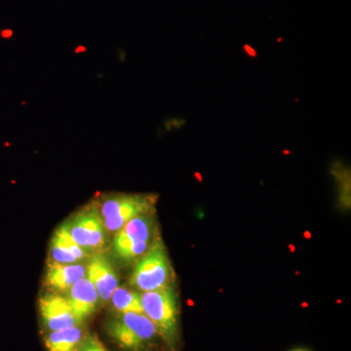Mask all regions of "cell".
Returning a JSON list of instances; mask_svg holds the SVG:
<instances>
[{
    "mask_svg": "<svg viewBox=\"0 0 351 351\" xmlns=\"http://www.w3.org/2000/svg\"><path fill=\"white\" fill-rule=\"evenodd\" d=\"M108 336L124 351H152L160 338L144 313H115L106 323Z\"/></svg>",
    "mask_w": 351,
    "mask_h": 351,
    "instance_id": "6da1fadb",
    "label": "cell"
},
{
    "mask_svg": "<svg viewBox=\"0 0 351 351\" xmlns=\"http://www.w3.org/2000/svg\"><path fill=\"white\" fill-rule=\"evenodd\" d=\"M143 313L156 325L159 336L170 351L177 350L180 341L179 306L174 289L141 294Z\"/></svg>",
    "mask_w": 351,
    "mask_h": 351,
    "instance_id": "7a4b0ae2",
    "label": "cell"
},
{
    "mask_svg": "<svg viewBox=\"0 0 351 351\" xmlns=\"http://www.w3.org/2000/svg\"><path fill=\"white\" fill-rule=\"evenodd\" d=\"M156 195L113 193L106 195L100 203V214L108 232H119L131 219L154 214L157 203Z\"/></svg>",
    "mask_w": 351,
    "mask_h": 351,
    "instance_id": "3957f363",
    "label": "cell"
},
{
    "mask_svg": "<svg viewBox=\"0 0 351 351\" xmlns=\"http://www.w3.org/2000/svg\"><path fill=\"white\" fill-rule=\"evenodd\" d=\"M173 271L167 250L157 237L149 250L136 263L130 278L134 288L144 292L170 287Z\"/></svg>",
    "mask_w": 351,
    "mask_h": 351,
    "instance_id": "277c9868",
    "label": "cell"
},
{
    "mask_svg": "<svg viewBox=\"0 0 351 351\" xmlns=\"http://www.w3.org/2000/svg\"><path fill=\"white\" fill-rule=\"evenodd\" d=\"M156 232L154 214L131 219L115 233L112 242L115 256L125 263L137 262L156 241Z\"/></svg>",
    "mask_w": 351,
    "mask_h": 351,
    "instance_id": "5b68a950",
    "label": "cell"
},
{
    "mask_svg": "<svg viewBox=\"0 0 351 351\" xmlns=\"http://www.w3.org/2000/svg\"><path fill=\"white\" fill-rule=\"evenodd\" d=\"M66 225L71 239L84 250H98L107 242V230L97 208L82 210Z\"/></svg>",
    "mask_w": 351,
    "mask_h": 351,
    "instance_id": "8992f818",
    "label": "cell"
},
{
    "mask_svg": "<svg viewBox=\"0 0 351 351\" xmlns=\"http://www.w3.org/2000/svg\"><path fill=\"white\" fill-rule=\"evenodd\" d=\"M39 311L44 326L50 331L80 326L82 321L76 317L66 298L57 294H46L39 299Z\"/></svg>",
    "mask_w": 351,
    "mask_h": 351,
    "instance_id": "52a82bcc",
    "label": "cell"
},
{
    "mask_svg": "<svg viewBox=\"0 0 351 351\" xmlns=\"http://www.w3.org/2000/svg\"><path fill=\"white\" fill-rule=\"evenodd\" d=\"M86 272L101 301H110L113 292L119 287V276L110 260L101 254H97L90 260Z\"/></svg>",
    "mask_w": 351,
    "mask_h": 351,
    "instance_id": "ba28073f",
    "label": "cell"
},
{
    "mask_svg": "<svg viewBox=\"0 0 351 351\" xmlns=\"http://www.w3.org/2000/svg\"><path fill=\"white\" fill-rule=\"evenodd\" d=\"M69 306L75 313L76 317L80 321L86 319L96 311L99 298L96 288L87 276L82 277L76 281L68 291Z\"/></svg>",
    "mask_w": 351,
    "mask_h": 351,
    "instance_id": "9c48e42d",
    "label": "cell"
},
{
    "mask_svg": "<svg viewBox=\"0 0 351 351\" xmlns=\"http://www.w3.org/2000/svg\"><path fill=\"white\" fill-rule=\"evenodd\" d=\"M50 249L53 262L58 263H77L87 257L86 250L71 239L66 221L57 228L51 240Z\"/></svg>",
    "mask_w": 351,
    "mask_h": 351,
    "instance_id": "30bf717a",
    "label": "cell"
},
{
    "mask_svg": "<svg viewBox=\"0 0 351 351\" xmlns=\"http://www.w3.org/2000/svg\"><path fill=\"white\" fill-rule=\"evenodd\" d=\"M86 276V269L82 263H50L45 274L46 285L59 292H68L71 286Z\"/></svg>",
    "mask_w": 351,
    "mask_h": 351,
    "instance_id": "8fae6325",
    "label": "cell"
},
{
    "mask_svg": "<svg viewBox=\"0 0 351 351\" xmlns=\"http://www.w3.org/2000/svg\"><path fill=\"white\" fill-rule=\"evenodd\" d=\"M83 339L84 336L80 325L48 332L44 337V343L48 351H78Z\"/></svg>",
    "mask_w": 351,
    "mask_h": 351,
    "instance_id": "7c38bea8",
    "label": "cell"
},
{
    "mask_svg": "<svg viewBox=\"0 0 351 351\" xmlns=\"http://www.w3.org/2000/svg\"><path fill=\"white\" fill-rule=\"evenodd\" d=\"M112 304L115 313H143L141 294L137 291L125 287H117L113 292Z\"/></svg>",
    "mask_w": 351,
    "mask_h": 351,
    "instance_id": "4fadbf2b",
    "label": "cell"
},
{
    "mask_svg": "<svg viewBox=\"0 0 351 351\" xmlns=\"http://www.w3.org/2000/svg\"><path fill=\"white\" fill-rule=\"evenodd\" d=\"M332 174L336 178L339 189V204L343 209L350 208V171L341 164H337L332 169Z\"/></svg>",
    "mask_w": 351,
    "mask_h": 351,
    "instance_id": "5bb4252c",
    "label": "cell"
},
{
    "mask_svg": "<svg viewBox=\"0 0 351 351\" xmlns=\"http://www.w3.org/2000/svg\"><path fill=\"white\" fill-rule=\"evenodd\" d=\"M78 351H108L96 335H88L82 339Z\"/></svg>",
    "mask_w": 351,
    "mask_h": 351,
    "instance_id": "9a60e30c",
    "label": "cell"
},
{
    "mask_svg": "<svg viewBox=\"0 0 351 351\" xmlns=\"http://www.w3.org/2000/svg\"><path fill=\"white\" fill-rule=\"evenodd\" d=\"M291 351H308V350H294Z\"/></svg>",
    "mask_w": 351,
    "mask_h": 351,
    "instance_id": "2e32d148",
    "label": "cell"
}]
</instances>
